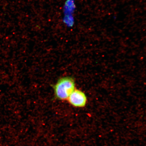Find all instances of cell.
<instances>
[{
  "mask_svg": "<svg viewBox=\"0 0 146 146\" xmlns=\"http://www.w3.org/2000/svg\"><path fill=\"white\" fill-rule=\"evenodd\" d=\"M52 87L55 98L60 100H67L75 89L74 79L70 76L62 77L58 80Z\"/></svg>",
  "mask_w": 146,
  "mask_h": 146,
  "instance_id": "obj_1",
  "label": "cell"
},
{
  "mask_svg": "<svg viewBox=\"0 0 146 146\" xmlns=\"http://www.w3.org/2000/svg\"><path fill=\"white\" fill-rule=\"evenodd\" d=\"M67 100L69 104L73 106L82 108L86 105L87 99L84 93L75 89L69 96Z\"/></svg>",
  "mask_w": 146,
  "mask_h": 146,
  "instance_id": "obj_2",
  "label": "cell"
}]
</instances>
